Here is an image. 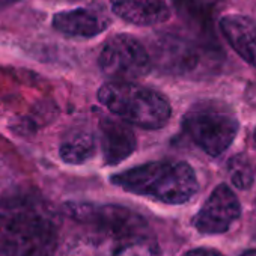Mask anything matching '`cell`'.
<instances>
[{"label":"cell","mask_w":256,"mask_h":256,"mask_svg":"<svg viewBox=\"0 0 256 256\" xmlns=\"http://www.w3.org/2000/svg\"><path fill=\"white\" fill-rule=\"evenodd\" d=\"M110 6L113 14L136 26H157L172 16L168 0H110Z\"/></svg>","instance_id":"obj_12"},{"label":"cell","mask_w":256,"mask_h":256,"mask_svg":"<svg viewBox=\"0 0 256 256\" xmlns=\"http://www.w3.org/2000/svg\"><path fill=\"white\" fill-rule=\"evenodd\" d=\"M175 2L187 16L196 20H205L211 16V11L218 4V0H175Z\"/></svg>","instance_id":"obj_15"},{"label":"cell","mask_w":256,"mask_h":256,"mask_svg":"<svg viewBox=\"0 0 256 256\" xmlns=\"http://www.w3.org/2000/svg\"><path fill=\"white\" fill-rule=\"evenodd\" d=\"M96 152V139L89 132H78L62 142L59 156L66 164H83Z\"/></svg>","instance_id":"obj_13"},{"label":"cell","mask_w":256,"mask_h":256,"mask_svg":"<svg viewBox=\"0 0 256 256\" xmlns=\"http://www.w3.org/2000/svg\"><path fill=\"white\" fill-rule=\"evenodd\" d=\"M253 140H254V144H256V130H254V133H253Z\"/></svg>","instance_id":"obj_19"},{"label":"cell","mask_w":256,"mask_h":256,"mask_svg":"<svg viewBox=\"0 0 256 256\" xmlns=\"http://www.w3.org/2000/svg\"><path fill=\"white\" fill-rule=\"evenodd\" d=\"M64 211L88 228L71 238L65 256H162L148 222L130 208L68 202Z\"/></svg>","instance_id":"obj_1"},{"label":"cell","mask_w":256,"mask_h":256,"mask_svg":"<svg viewBox=\"0 0 256 256\" xmlns=\"http://www.w3.org/2000/svg\"><path fill=\"white\" fill-rule=\"evenodd\" d=\"M60 212L38 192L17 188L0 198V256H54Z\"/></svg>","instance_id":"obj_2"},{"label":"cell","mask_w":256,"mask_h":256,"mask_svg":"<svg viewBox=\"0 0 256 256\" xmlns=\"http://www.w3.org/2000/svg\"><path fill=\"white\" fill-rule=\"evenodd\" d=\"M182 256H223V254L211 248H193V250H188Z\"/></svg>","instance_id":"obj_16"},{"label":"cell","mask_w":256,"mask_h":256,"mask_svg":"<svg viewBox=\"0 0 256 256\" xmlns=\"http://www.w3.org/2000/svg\"><path fill=\"white\" fill-rule=\"evenodd\" d=\"M217 46L175 32H166L154 40L152 64L163 72L180 77H199L218 66Z\"/></svg>","instance_id":"obj_5"},{"label":"cell","mask_w":256,"mask_h":256,"mask_svg":"<svg viewBox=\"0 0 256 256\" xmlns=\"http://www.w3.org/2000/svg\"><path fill=\"white\" fill-rule=\"evenodd\" d=\"M241 205L228 184H218L199 212L193 217V226L205 235H218L230 229L240 218Z\"/></svg>","instance_id":"obj_8"},{"label":"cell","mask_w":256,"mask_h":256,"mask_svg":"<svg viewBox=\"0 0 256 256\" xmlns=\"http://www.w3.org/2000/svg\"><path fill=\"white\" fill-rule=\"evenodd\" d=\"M110 182L128 193L169 205L188 202L199 190L194 169L186 162H151L110 176Z\"/></svg>","instance_id":"obj_3"},{"label":"cell","mask_w":256,"mask_h":256,"mask_svg":"<svg viewBox=\"0 0 256 256\" xmlns=\"http://www.w3.org/2000/svg\"><path fill=\"white\" fill-rule=\"evenodd\" d=\"M98 66L113 82H134L148 76L154 64L139 40L132 35H114L102 46Z\"/></svg>","instance_id":"obj_7"},{"label":"cell","mask_w":256,"mask_h":256,"mask_svg":"<svg viewBox=\"0 0 256 256\" xmlns=\"http://www.w3.org/2000/svg\"><path fill=\"white\" fill-rule=\"evenodd\" d=\"M16 0H0V6L2 5H10V4H14Z\"/></svg>","instance_id":"obj_18"},{"label":"cell","mask_w":256,"mask_h":256,"mask_svg":"<svg viewBox=\"0 0 256 256\" xmlns=\"http://www.w3.org/2000/svg\"><path fill=\"white\" fill-rule=\"evenodd\" d=\"M218 29L234 52L248 65L256 68V20L246 16H224Z\"/></svg>","instance_id":"obj_11"},{"label":"cell","mask_w":256,"mask_h":256,"mask_svg":"<svg viewBox=\"0 0 256 256\" xmlns=\"http://www.w3.org/2000/svg\"><path fill=\"white\" fill-rule=\"evenodd\" d=\"M241 256H256V248H253V250H247V252H244Z\"/></svg>","instance_id":"obj_17"},{"label":"cell","mask_w":256,"mask_h":256,"mask_svg":"<svg viewBox=\"0 0 256 256\" xmlns=\"http://www.w3.org/2000/svg\"><path fill=\"white\" fill-rule=\"evenodd\" d=\"M98 101L113 114L145 130H158L172 116V106L160 92L133 82L104 83Z\"/></svg>","instance_id":"obj_4"},{"label":"cell","mask_w":256,"mask_h":256,"mask_svg":"<svg viewBox=\"0 0 256 256\" xmlns=\"http://www.w3.org/2000/svg\"><path fill=\"white\" fill-rule=\"evenodd\" d=\"M228 174L232 184L240 190H248L254 181V168L244 154H235L228 162Z\"/></svg>","instance_id":"obj_14"},{"label":"cell","mask_w":256,"mask_h":256,"mask_svg":"<svg viewBox=\"0 0 256 256\" xmlns=\"http://www.w3.org/2000/svg\"><path fill=\"white\" fill-rule=\"evenodd\" d=\"M184 133L208 156H222L235 140L240 122L234 112L216 101L193 106L181 120Z\"/></svg>","instance_id":"obj_6"},{"label":"cell","mask_w":256,"mask_h":256,"mask_svg":"<svg viewBox=\"0 0 256 256\" xmlns=\"http://www.w3.org/2000/svg\"><path fill=\"white\" fill-rule=\"evenodd\" d=\"M100 144L104 163L107 166H116L136 151L138 139L125 122L102 118L100 122Z\"/></svg>","instance_id":"obj_10"},{"label":"cell","mask_w":256,"mask_h":256,"mask_svg":"<svg viewBox=\"0 0 256 256\" xmlns=\"http://www.w3.org/2000/svg\"><path fill=\"white\" fill-rule=\"evenodd\" d=\"M53 28L66 36L94 38L101 35L112 24L108 12L102 6H86L60 11L53 17Z\"/></svg>","instance_id":"obj_9"}]
</instances>
